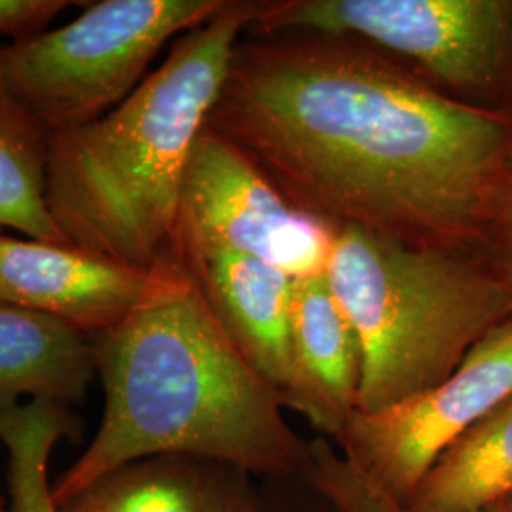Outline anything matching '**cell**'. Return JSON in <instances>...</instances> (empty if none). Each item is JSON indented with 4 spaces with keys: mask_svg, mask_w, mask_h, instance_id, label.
I'll use <instances>...</instances> for the list:
<instances>
[{
    "mask_svg": "<svg viewBox=\"0 0 512 512\" xmlns=\"http://www.w3.org/2000/svg\"><path fill=\"white\" fill-rule=\"evenodd\" d=\"M205 128L311 219L482 253L512 114L478 109L357 38L243 33Z\"/></svg>",
    "mask_w": 512,
    "mask_h": 512,
    "instance_id": "6da1fadb",
    "label": "cell"
},
{
    "mask_svg": "<svg viewBox=\"0 0 512 512\" xmlns=\"http://www.w3.org/2000/svg\"><path fill=\"white\" fill-rule=\"evenodd\" d=\"M105 408L90 446L52 482L59 509L137 459L196 456L264 480H300L310 440L190 285L92 334Z\"/></svg>",
    "mask_w": 512,
    "mask_h": 512,
    "instance_id": "7a4b0ae2",
    "label": "cell"
},
{
    "mask_svg": "<svg viewBox=\"0 0 512 512\" xmlns=\"http://www.w3.org/2000/svg\"><path fill=\"white\" fill-rule=\"evenodd\" d=\"M260 2L228 0L215 18L175 38L122 105L50 137L46 205L69 245L135 268H181L184 175Z\"/></svg>",
    "mask_w": 512,
    "mask_h": 512,
    "instance_id": "3957f363",
    "label": "cell"
},
{
    "mask_svg": "<svg viewBox=\"0 0 512 512\" xmlns=\"http://www.w3.org/2000/svg\"><path fill=\"white\" fill-rule=\"evenodd\" d=\"M327 277L357 332V412L442 384L476 344L512 319V293L484 253L418 249L357 228L332 230Z\"/></svg>",
    "mask_w": 512,
    "mask_h": 512,
    "instance_id": "277c9868",
    "label": "cell"
},
{
    "mask_svg": "<svg viewBox=\"0 0 512 512\" xmlns=\"http://www.w3.org/2000/svg\"><path fill=\"white\" fill-rule=\"evenodd\" d=\"M247 33L357 38L478 109L512 88V0H262Z\"/></svg>",
    "mask_w": 512,
    "mask_h": 512,
    "instance_id": "5b68a950",
    "label": "cell"
},
{
    "mask_svg": "<svg viewBox=\"0 0 512 512\" xmlns=\"http://www.w3.org/2000/svg\"><path fill=\"white\" fill-rule=\"evenodd\" d=\"M228 0L86 2L80 18L6 46L19 101L50 135L116 109L171 38L215 18Z\"/></svg>",
    "mask_w": 512,
    "mask_h": 512,
    "instance_id": "8992f818",
    "label": "cell"
},
{
    "mask_svg": "<svg viewBox=\"0 0 512 512\" xmlns=\"http://www.w3.org/2000/svg\"><path fill=\"white\" fill-rule=\"evenodd\" d=\"M332 230L287 202L239 148L205 128L184 175L177 256L224 251L291 277L325 274Z\"/></svg>",
    "mask_w": 512,
    "mask_h": 512,
    "instance_id": "52a82bcc",
    "label": "cell"
},
{
    "mask_svg": "<svg viewBox=\"0 0 512 512\" xmlns=\"http://www.w3.org/2000/svg\"><path fill=\"white\" fill-rule=\"evenodd\" d=\"M512 395V319L486 334L442 384L378 412H355L334 444L406 507L456 440Z\"/></svg>",
    "mask_w": 512,
    "mask_h": 512,
    "instance_id": "ba28073f",
    "label": "cell"
},
{
    "mask_svg": "<svg viewBox=\"0 0 512 512\" xmlns=\"http://www.w3.org/2000/svg\"><path fill=\"white\" fill-rule=\"evenodd\" d=\"M190 285L183 268L145 270L109 256L0 232V302L97 334Z\"/></svg>",
    "mask_w": 512,
    "mask_h": 512,
    "instance_id": "9c48e42d",
    "label": "cell"
},
{
    "mask_svg": "<svg viewBox=\"0 0 512 512\" xmlns=\"http://www.w3.org/2000/svg\"><path fill=\"white\" fill-rule=\"evenodd\" d=\"M291 376L285 408L336 444L357 412L363 357L357 332L325 274L296 277L289 311Z\"/></svg>",
    "mask_w": 512,
    "mask_h": 512,
    "instance_id": "30bf717a",
    "label": "cell"
},
{
    "mask_svg": "<svg viewBox=\"0 0 512 512\" xmlns=\"http://www.w3.org/2000/svg\"><path fill=\"white\" fill-rule=\"evenodd\" d=\"M177 264L239 353L283 397L291 376L294 277L258 258L224 251H186L177 256Z\"/></svg>",
    "mask_w": 512,
    "mask_h": 512,
    "instance_id": "8fae6325",
    "label": "cell"
},
{
    "mask_svg": "<svg viewBox=\"0 0 512 512\" xmlns=\"http://www.w3.org/2000/svg\"><path fill=\"white\" fill-rule=\"evenodd\" d=\"M255 478L215 459L152 456L99 478L63 512H270Z\"/></svg>",
    "mask_w": 512,
    "mask_h": 512,
    "instance_id": "7c38bea8",
    "label": "cell"
},
{
    "mask_svg": "<svg viewBox=\"0 0 512 512\" xmlns=\"http://www.w3.org/2000/svg\"><path fill=\"white\" fill-rule=\"evenodd\" d=\"M97 378L92 334L0 302V410L21 399L82 404Z\"/></svg>",
    "mask_w": 512,
    "mask_h": 512,
    "instance_id": "4fadbf2b",
    "label": "cell"
},
{
    "mask_svg": "<svg viewBox=\"0 0 512 512\" xmlns=\"http://www.w3.org/2000/svg\"><path fill=\"white\" fill-rule=\"evenodd\" d=\"M512 490V395L437 459L408 512H484Z\"/></svg>",
    "mask_w": 512,
    "mask_h": 512,
    "instance_id": "5bb4252c",
    "label": "cell"
},
{
    "mask_svg": "<svg viewBox=\"0 0 512 512\" xmlns=\"http://www.w3.org/2000/svg\"><path fill=\"white\" fill-rule=\"evenodd\" d=\"M50 137L12 90L0 44V230L69 245L46 205Z\"/></svg>",
    "mask_w": 512,
    "mask_h": 512,
    "instance_id": "9a60e30c",
    "label": "cell"
},
{
    "mask_svg": "<svg viewBox=\"0 0 512 512\" xmlns=\"http://www.w3.org/2000/svg\"><path fill=\"white\" fill-rule=\"evenodd\" d=\"M82 421L71 406L29 401L0 410V442L8 452V512H63L55 503L50 458L63 439L78 442Z\"/></svg>",
    "mask_w": 512,
    "mask_h": 512,
    "instance_id": "2e32d148",
    "label": "cell"
},
{
    "mask_svg": "<svg viewBox=\"0 0 512 512\" xmlns=\"http://www.w3.org/2000/svg\"><path fill=\"white\" fill-rule=\"evenodd\" d=\"M300 480L338 512H408L403 505L359 473L340 450L323 437L310 440ZM484 512H509L499 505Z\"/></svg>",
    "mask_w": 512,
    "mask_h": 512,
    "instance_id": "e0dca14e",
    "label": "cell"
},
{
    "mask_svg": "<svg viewBox=\"0 0 512 512\" xmlns=\"http://www.w3.org/2000/svg\"><path fill=\"white\" fill-rule=\"evenodd\" d=\"M73 4L69 0H0V35L14 42L37 37Z\"/></svg>",
    "mask_w": 512,
    "mask_h": 512,
    "instance_id": "ac0fdd59",
    "label": "cell"
},
{
    "mask_svg": "<svg viewBox=\"0 0 512 512\" xmlns=\"http://www.w3.org/2000/svg\"><path fill=\"white\" fill-rule=\"evenodd\" d=\"M482 253L503 275L512 293V165L495 198Z\"/></svg>",
    "mask_w": 512,
    "mask_h": 512,
    "instance_id": "d6986e66",
    "label": "cell"
},
{
    "mask_svg": "<svg viewBox=\"0 0 512 512\" xmlns=\"http://www.w3.org/2000/svg\"><path fill=\"white\" fill-rule=\"evenodd\" d=\"M306 490H308L306 499L293 497V494L289 497V494H285V492H274V490L266 492L270 512H338L327 505L321 497L313 494L308 486H306Z\"/></svg>",
    "mask_w": 512,
    "mask_h": 512,
    "instance_id": "ffe728a7",
    "label": "cell"
},
{
    "mask_svg": "<svg viewBox=\"0 0 512 512\" xmlns=\"http://www.w3.org/2000/svg\"><path fill=\"white\" fill-rule=\"evenodd\" d=\"M495 505H499V507H503V509H507V511L512 512V490L509 494L505 495L499 503H495Z\"/></svg>",
    "mask_w": 512,
    "mask_h": 512,
    "instance_id": "44dd1931",
    "label": "cell"
},
{
    "mask_svg": "<svg viewBox=\"0 0 512 512\" xmlns=\"http://www.w3.org/2000/svg\"><path fill=\"white\" fill-rule=\"evenodd\" d=\"M0 512H8V501L2 494H0Z\"/></svg>",
    "mask_w": 512,
    "mask_h": 512,
    "instance_id": "7402d4cb",
    "label": "cell"
}]
</instances>
